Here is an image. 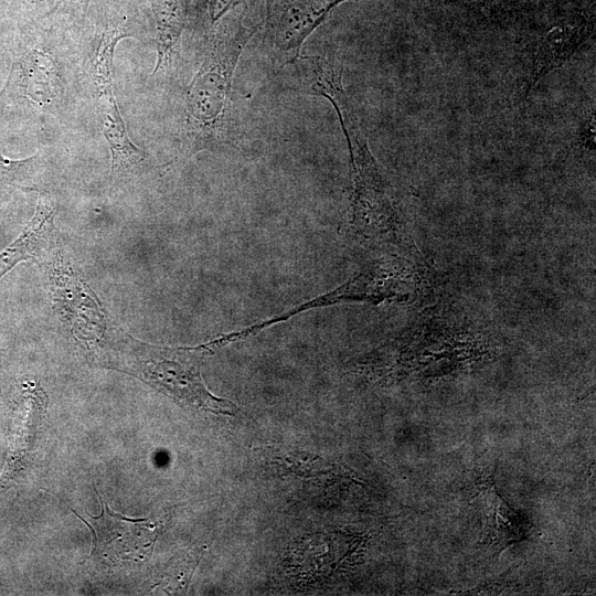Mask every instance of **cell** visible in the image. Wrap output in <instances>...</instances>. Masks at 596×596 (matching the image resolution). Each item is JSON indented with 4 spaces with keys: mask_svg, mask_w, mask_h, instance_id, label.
<instances>
[{
    "mask_svg": "<svg viewBox=\"0 0 596 596\" xmlns=\"http://www.w3.org/2000/svg\"><path fill=\"white\" fill-rule=\"evenodd\" d=\"M341 77L333 71L323 72L316 78L312 91L334 107L347 140L352 179L350 226L361 242L396 245L402 236L400 213L391 187L368 147Z\"/></svg>",
    "mask_w": 596,
    "mask_h": 596,
    "instance_id": "cell-1",
    "label": "cell"
},
{
    "mask_svg": "<svg viewBox=\"0 0 596 596\" xmlns=\"http://www.w3.org/2000/svg\"><path fill=\"white\" fill-rule=\"evenodd\" d=\"M488 337L450 310L424 311L390 347L394 366L424 377L458 370L488 353Z\"/></svg>",
    "mask_w": 596,
    "mask_h": 596,
    "instance_id": "cell-2",
    "label": "cell"
},
{
    "mask_svg": "<svg viewBox=\"0 0 596 596\" xmlns=\"http://www.w3.org/2000/svg\"><path fill=\"white\" fill-rule=\"evenodd\" d=\"M253 30L234 29L214 36L187 91V135L192 151L224 136L232 81Z\"/></svg>",
    "mask_w": 596,
    "mask_h": 596,
    "instance_id": "cell-3",
    "label": "cell"
},
{
    "mask_svg": "<svg viewBox=\"0 0 596 596\" xmlns=\"http://www.w3.org/2000/svg\"><path fill=\"white\" fill-rule=\"evenodd\" d=\"M433 289L434 277L423 257L387 255L368 264L334 295L340 300L414 304Z\"/></svg>",
    "mask_w": 596,
    "mask_h": 596,
    "instance_id": "cell-4",
    "label": "cell"
},
{
    "mask_svg": "<svg viewBox=\"0 0 596 596\" xmlns=\"http://www.w3.org/2000/svg\"><path fill=\"white\" fill-rule=\"evenodd\" d=\"M193 349H162L145 363L148 379L166 393L183 404L214 414L235 416L238 408L232 402L214 396L205 387Z\"/></svg>",
    "mask_w": 596,
    "mask_h": 596,
    "instance_id": "cell-5",
    "label": "cell"
},
{
    "mask_svg": "<svg viewBox=\"0 0 596 596\" xmlns=\"http://www.w3.org/2000/svg\"><path fill=\"white\" fill-rule=\"evenodd\" d=\"M96 491V490H95ZM102 513L92 517L85 512L79 517L91 529L93 549L91 557L105 564L116 565L123 562L145 560L153 550L160 528L147 519H129L110 510L96 491Z\"/></svg>",
    "mask_w": 596,
    "mask_h": 596,
    "instance_id": "cell-6",
    "label": "cell"
},
{
    "mask_svg": "<svg viewBox=\"0 0 596 596\" xmlns=\"http://www.w3.org/2000/svg\"><path fill=\"white\" fill-rule=\"evenodd\" d=\"M343 1L278 0L273 21V45L280 60L296 62L304 41Z\"/></svg>",
    "mask_w": 596,
    "mask_h": 596,
    "instance_id": "cell-7",
    "label": "cell"
},
{
    "mask_svg": "<svg viewBox=\"0 0 596 596\" xmlns=\"http://www.w3.org/2000/svg\"><path fill=\"white\" fill-rule=\"evenodd\" d=\"M56 87L57 71L52 56L31 50L14 61L0 96L13 95L41 105L54 96Z\"/></svg>",
    "mask_w": 596,
    "mask_h": 596,
    "instance_id": "cell-8",
    "label": "cell"
},
{
    "mask_svg": "<svg viewBox=\"0 0 596 596\" xmlns=\"http://www.w3.org/2000/svg\"><path fill=\"white\" fill-rule=\"evenodd\" d=\"M96 89L100 128L111 152V173L119 175L134 171L146 156L129 139L113 94L111 84L96 86Z\"/></svg>",
    "mask_w": 596,
    "mask_h": 596,
    "instance_id": "cell-9",
    "label": "cell"
},
{
    "mask_svg": "<svg viewBox=\"0 0 596 596\" xmlns=\"http://www.w3.org/2000/svg\"><path fill=\"white\" fill-rule=\"evenodd\" d=\"M584 39V26L564 25L551 29L536 47L522 94L528 96L543 76L567 62Z\"/></svg>",
    "mask_w": 596,
    "mask_h": 596,
    "instance_id": "cell-10",
    "label": "cell"
},
{
    "mask_svg": "<svg viewBox=\"0 0 596 596\" xmlns=\"http://www.w3.org/2000/svg\"><path fill=\"white\" fill-rule=\"evenodd\" d=\"M54 204L41 193L35 213L20 236L0 253V279L18 263L31 259L52 227Z\"/></svg>",
    "mask_w": 596,
    "mask_h": 596,
    "instance_id": "cell-11",
    "label": "cell"
},
{
    "mask_svg": "<svg viewBox=\"0 0 596 596\" xmlns=\"http://www.w3.org/2000/svg\"><path fill=\"white\" fill-rule=\"evenodd\" d=\"M157 15L158 58L153 74L172 63L179 42L183 19L179 0H152Z\"/></svg>",
    "mask_w": 596,
    "mask_h": 596,
    "instance_id": "cell-12",
    "label": "cell"
},
{
    "mask_svg": "<svg viewBox=\"0 0 596 596\" xmlns=\"http://www.w3.org/2000/svg\"><path fill=\"white\" fill-rule=\"evenodd\" d=\"M130 35L121 23L109 22L103 31L99 44L94 53L92 73L95 86L111 84L113 54L117 42Z\"/></svg>",
    "mask_w": 596,
    "mask_h": 596,
    "instance_id": "cell-13",
    "label": "cell"
},
{
    "mask_svg": "<svg viewBox=\"0 0 596 596\" xmlns=\"http://www.w3.org/2000/svg\"><path fill=\"white\" fill-rule=\"evenodd\" d=\"M33 159L34 157L24 160H11L3 157L0 152V183H10L14 181L17 175L20 174Z\"/></svg>",
    "mask_w": 596,
    "mask_h": 596,
    "instance_id": "cell-14",
    "label": "cell"
},
{
    "mask_svg": "<svg viewBox=\"0 0 596 596\" xmlns=\"http://www.w3.org/2000/svg\"><path fill=\"white\" fill-rule=\"evenodd\" d=\"M91 0H56L53 12H67L74 14H85Z\"/></svg>",
    "mask_w": 596,
    "mask_h": 596,
    "instance_id": "cell-15",
    "label": "cell"
},
{
    "mask_svg": "<svg viewBox=\"0 0 596 596\" xmlns=\"http://www.w3.org/2000/svg\"><path fill=\"white\" fill-rule=\"evenodd\" d=\"M240 0H210V10L212 19L215 21L224 12H226L233 4Z\"/></svg>",
    "mask_w": 596,
    "mask_h": 596,
    "instance_id": "cell-16",
    "label": "cell"
}]
</instances>
